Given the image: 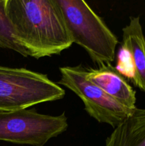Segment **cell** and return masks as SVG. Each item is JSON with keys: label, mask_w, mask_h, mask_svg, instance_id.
<instances>
[{"label": "cell", "mask_w": 145, "mask_h": 146, "mask_svg": "<svg viewBox=\"0 0 145 146\" xmlns=\"http://www.w3.org/2000/svg\"><path fill=\"white\" fill-rule=\"evenodd\" d=\"M7 12L28 56L59 55L72 44L55 0H7Z\"/></svg>", "instance_id": "6da1fadb"}, {"label": "cell", "mask_w": 145, "mask_h": 146, "mask_svg": "<svg viewBox=\"0 0 145 146\" xmlns=\"http://www.w3.org/2000/svg\"><path fill=\"white\" fill-rule=\"evenodd\" d=\"M72 43L85 50L99 66L114 61L119 44L103 20L82 0H55Z\"/></svg>", "instance_id": "7a4b0ae2"}, {"label": "cell", "mask_w": 145, "mask_h": 146, "mask_svg": "<svg viewBox=\"0 0 145 146\" xmlns=\"http://www.w3.org/2000/svg\"><path fill=\"white\" fill-rule=\"evenodd\" d=\"M65 94L63 88L45 74L0 66V112L27 109L61 100Z\"/></svg>", "instance_id": "3957f363"}, {"label": "cell", "mask_w": 145, "mask_h": 146, "mask_svg": "<svg viewBox=\"0 0 145 146\" xmlns=\"http://www.w3.org/2000/svg\"><path fill=\"white\" fill-rule=\"evenodd\" d=\"M68 127L65 113L46 115L34 109L0 112V141L6 142L44 146Z\"/></svg>", "instance_id": "277c9868"}, {"label": "cell", "mask_w": 145, "mask_h": 146, "mask_svg": "<svg viewBox=\"0 0 145 146\" xmlns=\"http://www.w3.org/2000/svg\"><path fill=\"white\" fill-rule=\"evenodd\" d=\"M59 71L61 77L57 84L76 94L83 102L85 111L98 122L115 128L133 112L87 80L86 68L82 65L63 66L59 68Z\"/></svg>", "instance_id": "5b68a950"}, {"label": "cell", "mask_w": 145, "mask_h": 146, "mask_svg": "<svg viewBox=\"0 0 145 146\" xmlns=\"http://www.w3.org/2000/svg\"><path fill=\"white\" fill-rule=\"evenodd\" d=\"M85 78L131 111L136 108V92L111 64H102L97 68H86Z\"/></svg>", "instance_id": "8992f818"}, {"label": "cell", "mask_w": 145, "mask_h": 146, "mask_svg": "<svg viewBox=\"0 0 145 146\" xmlns=\"http://www.w3.org/2000/svg\"><path fill=\"white\" fill-rule=\"evenodd\" d=\"M122 48L128 53L132 61L131 81L145 93V36L139 17H131L129 24L122 29Z\"/></svg>", "instance_id": "52a82bcc"}, {"label": "cell", "mask_w": 145, "mask_h": 146, "mask_svg": "<svg viewBox=\"0 0 145 146\" xmlns=\"http://www.w3.org/2000/svg\"><path fill=\"white\" fill-rule=\"evenodd\" d=\"M105 146H145V108H135L107 138Z\"/></svg>", "instance_id": "ba28073f"}, {"label": "cell", "mask_w": 145, "mask_h": 146, "mask_svg": "<svg viewBox=\"0 0 145 146\" xmlns=\"http://www.w3.org/2000/svg\"><path fill=\"white\" fill-rule=\"evenodd\" d=\"M0 47L12 50L27 57L24 48L18 44L12 24L7 12V0H0Z\"/></svg>", "instance_id": "9c48e42d"}]
</instances>
